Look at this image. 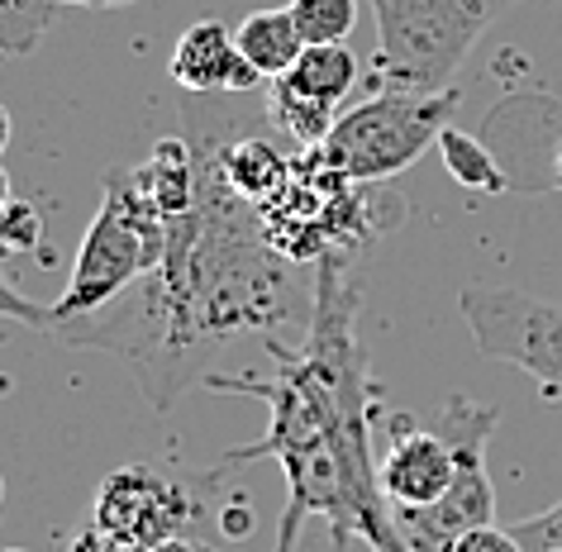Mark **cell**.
<instances>
[{
    "instance_id": "1",
    "label": "cell",
    "mask_w": 562,
    "mask_h": 552,
    "mask_svg": "<svg viewBox=\"0 0 562 552\" xmlns=\"http://www.w3.org/2000/svg\"><path fill=\"white\" fill-rule=\"evenodd\" d=\"M248 95L220 105V95L181 91V124L195 148V205L167 219L158 267L101 309L53 329L67 348L120 358L158 415L187 391L234 372L248 348L291 343V334H305L315 315V281L272 248L262 210L244 201L220 167V144L234 138L229 124Z\"/></svg>"
},
{
    "instance_id": "2",
    "label": "cell",
    "mask_w": 562,
    "mask_h": 552,
    "mask_svg": "<svg viewBox=\"0 0 562 552\" xmlns=\"http://www.w3.org/2000/svg\"><path fill=\"white\" fill-rule=\"evenodd\" d=\"M362 281L348 272V252L315 262V315L301 343H272V376L224 372L210 386L238 391L267 405V429L220 458V476L258 458L281 462L286 509L272 552H296L305 519H325L334 548L358 538L368 552H411L382 495L372 462V372L358 338Z\"/></svg>"
},
{
    "instance_id": "3",
    "label": "cell",
    "mask_w": 562,
    "mask_h": 552,
    "mask_svg": "<svg viewBox=\"0 0 562 552\" xmlns=\"http://www.w3.org/2000/svg\"><path fill=\"white\" fill-rule=\"evenodd\" d=\"M510 5L515 0H372L376 58L362 72L368 91H448L472 44Z\"/></svg>"
},
{
    "instance_id": "4",
    "label": "cell",
    "mask_w": 562,
    "mask_h": 552,
    "mask_svg": "<svg viewBox=\"0 0 562 552\" xmlns=\"http://www.w3.org/2000/svg\"><path fill=\"white\" fill-rule=\"evenodd\" d=\"M162 252H167V215L138 187L134 167H115L105 177L101 210H95L91 229L77 248L72 277H67L58 301H53V329L115 301L148 267L162 262Z\"/></svg>"
},
{
    "instance_id": "5",
    "label": "cell",
    "mask_w": 562,
    "mask_h": 552,
    "mask_svg": "<svg viewBox=\"0 0 562 552\" xmlns=\"http://www.w3.org/2000/svg\"><path fill=\"white\" fill-rule=\"evenodd\" d=\"M453 110H458V91H439V95L372 91L368 101L348 105L334 120L329 138L311 153H319L334 172L382 187V181L401 177L405 167H415L439 144V134L453 124Z\"/></svg>"
},
{
    "instance_id": "6",
    "label": "cell",
    "mask_w": 562,
    "mask_h": 552,
    "mask_svg": "<svg viewBox=\"0 0 562 552\" xmlns=\"http://www.w3.org/2000/svg\"><path fill=\"white\" fill-rule=\"evenodd\" d=\"M376 191L368 181H353L319 158V153H296L291 181L262 210V229L277 252L291 262H319L325 252H353L372 238Z\"/></svg>"
},
{
    "instance_id": "7",
    "label": "cell",
    "mask_w": 562,
    "mask_h": 552,
    "mask_svg": "<svg viewBox=\"0 0 562 552\" xmlns=\"http://www.w3.org/2000/svg\"><path fill=\"white\" fill-rule=\"evenodd\" d=\"M496 424H501V409L491 405H472L468 395H448L443 401L439 429L458 452V481L439 505L391 509L411 552H448L458 533L496 523V486H491V472H486V443L496 433Z\"/></svg>"
},
{
    "instance_id": "8",
    "label": "cell",
    "mask_w": 562,
    "mask_h": 552,
    "mask_svg": "<svg viewBox=\"0 0 562 552\" xmlns=\"http://www.w3.org/2000/svg\"><path fill=\"white\" fill-rule=\"evenodd\" d=\"M458 309L482 358L519 367L543 401L562 405V305L515 286H468Z\"/></svg>"
},
{
    "instance_id": "9",
    "label": "cell",
    "mask_w": 562,
    "mask_h": 552,
    "mask_svg": "<svg viewBox=\"0 0 562 552\" xmlns=\"http://www.w3.org/2000/svg\"><path fill=\"white\" fill-rule=\"evenodd\" d=\"M195 519V505L177 481H167L153 466H120L101 481V495L91 505V523L110 533L138 538V543H162L172 533H187Z\"/></svg>"
},
{
    "instance_id": "10",
    "label": "cell",
    "mask_w": 562,
    "mask_h": 552,
    "mask_svg": "<svg viewBox=\"0 0 562 552\" xmlns=\"http://www.w3.org/2000/svg\"><path fill=\"white\" fill-rule=\"evenodd\" d=\"M376 481L391 509H425L439 505L458 481V452L443 438V429H415L411 419H401V433L391 438L386 458L376 462Z\"/></svg>"
},
{
    "instance_id": "11",
    "label": "cell",
    "mask_w": 562,
    "mask_h": 552,
    "mask_svg": "<svg viewBox=\"0 0 562 552\" xmlns=\"http://www.w3.org/2000/svg\"><path fill=\"white\" fill-rule=\"evenodd\" d=\"M172 81L181 91H195V95H244V91H258L262 77H258V67L244 58V48H238L229 24L201 20L177 38Z\"/></svg>"
},
{
    "instance_id": "12",
    "label": "cell",
    "mask_w": 562,
    "mask_h": 552,
    "mask_svg": "<svg viewBox=\"0 0 562 552\" xmlns=\"http://www.w3.org/2000/svg\"><path fill=\"white\" fill-rule=\"evenodd\" d=\"M220 167H224V181H229L244 201L267 205L291 181L296 158H286L267 134H234L220 144Z\"/></svg>"
},
{
    "instance_id": "13",
    "label": "cell",
    "mask_w": 562,
    "mask_h": 552,
    "mask_svg": "<svg viewBox=\"0 0 562 552\" xmlns=\"http://www.w3.org/2000/svg\"><path fill=\"white\" fill-rule=\"evenodd\" d=\"M267 124L272 129H281L296 144V153H311V148H319L329 138V129H334V120L344 115L339 105H329V101H319V95H311V91H301V87H291L286 77H272L267 81Z\"/></svg>"
},
{
    "instance_id": "14",
    "label": "cell",
    "mask_w": 562,
    "mask_h": 552,
    "mask_svg": "<svg viewBox=\"0 0 562 552\" xmlns=\"http://www.w3.org/2000/svg\"><path fill=\"white\" fill-rule=\"evenodd\" d=\"M234 38H238V48H244V58L258 67L262 81L281 77L305 48V38H301V30H296V20H291L286 5L281 10H252V15L238 20Z\"/></svg>"
},
{
    "instance_id": "15",
    "label": "cell",
    "mask_w": 562,
    "mask_h": 552,
    "mask_svg": "<svg viewBox=\"0 0 562 552\" xmlns=\"http://www.w3.org/2000/svg\"><path fill=\"white\" fill-rule=\"evenodd\" d=\"M281 77H286L291 87H301V91L319 95V101L344 105L348 95L358 91L362 67H358V58H353V53H348L344 44H305V48H301V58L291 63Z\"/></svg>"
},
{
    "instance_id": "16",
    "label": "cell",
    "mask_w": 562,
    "mask_h": 552,
    "mask_svg": "<svg viewBox=\"0 0 562 552\" xmlns=\"http://www.w3.org/2000/svg\"><path fill=\"white\" fill-rule=\"evenodd\" d=\"M439 158L448 167V177H453L458 187L476 191V195H505L510 191V177H505L501 158L476 134L458 129V124H448V129L439 134Z\"/></svg>"
},
{
    "instance_id": "17",
    "label": "cell",
    "mask_w": 562,
    "mask_h": 552,
    "mask_svg": "<svg viewBox=\"0 0 562 552\" xmlns=\"http://www.w3.org/2000/svg\"><path fill=\"white\" fill-rule=\"evenodd\" d=\"M286 10L305 44H344L358 24V0H291Z\"/></svg>"
},
{
    "instance_id": "18",
    "label": "cell",
    "mask_w": 562,
    "mask_h": 552,
    "mask_svg": "<svg viewBox=\"0 0 562 552\" xmlns=\"http://www.w3.org/2000/svg\"><path fill=\"white\" fill-rule=\"evenodd\" d=\"M48 30L44 0H0V53H30Z\"/></svg>"
},
{
    "instance_id": "19",
    "label": "cell",
    "mask_w": 562,
    "mask_h": 552,
    "mask_svg": "<svg viewBox=\"0 0 562 552\" xmlns=\"http://www.w3.org/2000/svg\"><path fill=\"white\" fill-rule=\"evenodd\" d=\"M44 244V215L34 201H10L0 205V252H34Z\"/></svg>"
},
{
    "instance_id": "20",
    "label": "cell",
    "mask_w": 562,
    "mask_h": 552,
    "mask_svg": "<svg viewBox=\"0 0 562 552\" xmlns=\"http://www.w3.org/2000/svg\"><path fill=\"white\" fill-rule=\"evenodd\" d=\"M515 538L525 543V552H533V548H562V500L539 509V515H529V519H519Z\"/></svg>"
},
{
    "instance_id": "21",
    "label": "cell",
    "mask_w": 562,
    "mask_h": 552,
    "mask_svg": "<svg viewBox=\"0 0 562 552\" xmlns=\"http://www.w3.org/2000/svg\"><path fill=\"white\" fill-rule=\"evenodd\" d=\"M0 319H15V324H30V329H53V305H38L30 301V295H20L15 286L5 281V272H0Z\"/></svg>"
},
{
    "instance_id": "22",
    "label": "cell",
    "mask_w": 562,
    "mask_h": 552,
    "mask_svg": "<svg viewBox=\"0 0 562 552\" xmlns=\"http://www.w3.org/2000/svg\"><path fill=\"white\" fill-rule=\"evenodd\" d=\"M448 552H525V543L515 538V529H496V523H482V529L458 533Z\"/></svg>"
},
{
    "instance_id": "23",
    "label": "cell",
    "mask_w": 562,
    "mask_h": 552,
    "mask_svg": "<svg viewBox=\"0 0 562 552\" xmlns=\"http://www.w3.org/2000/svg\"><path fill=\"white\" fill-rule=\"evenodd\" d=\"M72 552H148V543L124 538V533H110V529H101V523H87V529L77 533Z\"/></svg>"
},
{
    "instance_id": "24",
    "label": "cell",
    "mask_w": 562,
    "mask_h": 552,
    "mask_svg": "<svg viewBox=\"0 0 562 552\" xmlns=\"http://www.w3.org/2000/svg\"><path fill=\"white\" fill-rule=\"evenodd\" d=\"M10 138H15V124H10V110L0 105V153L10 148Z\"/></svg>"
},
{
    "instance_id": "25",
    "label": "cell",
    "mask_w": 562,
    "mask_h": 552,
    "mask_svg": "<svg viewBox=\"0 0 562 552\" xmlns=\"http://www.w3.org/2000/svg\"><path fill=\"white\" fill-rule=\"evenodd\" d=\"M10 201H15V187H10V172L0 167V205H10Z\"/></svg>"
},
{
    "instance_id": "26",
    "label": "cell",
    "mask_w": 562,
    "mask_h": 552,
    "mask_svg": "<svg viewBox=\"0 0 562 552\" xmlns=\"http://www.w3.org/2000/svg\"><path fill=\"white\" fill-rule=\"evenodd\" d=\"M553 181H558V191H562V148H558V162H553Z\"/></svg>"
},
{
    "instance_id": "27",
    "label": "cell",
    "mask_w": 562,
    "mask_h": 552,
    "mask_svg": "<svg viewBox=\"0 0 562 552\" xmlns=\"http://www.w3.org/2000/svg\"><path fill=\"white\" fill-rule=\"evenodd\" d=\"M81 5H130V0H81Z\"/></svg>"
},
{
    "instance_id": "28",
    "label": "cell",
    "mask_w": 562,
    "mask_h": 552,
    "mask_svg": "<svg viewBox=\"0 0 562 552\" xmlns=\"http://www.w3.org/2000/svg\"><path fill=\"white\" fill-rule=\"evenodd\" d=\"M201 552H224V548H215V543H201Z\"/></svg>"
},
{
    "instance_id": "29",
    "label": "cell",
    "mask_w": 562,
    "mask_h": 552,
    "mask_svg": "<svg viewBox=\"0 0 562 552\" xmlns=\"http://www.w3.org/2000/svg\"><path fill=\"white\" fill-rule=\"evenodd\" d=\"M0 505H5V481H0Z\"/></svg>"
},
{
    "instance_id": "30",
    "label": "cell",
    "mask_w": 562,
    "mask_h": 552,
    "mask_svg": "<svg viewBox=\"0 0 562 552\" xmlns=\"http://www.w3.org/2000/svg\"><path fill=\"white\" fill-rule=\"evenodd\" d=\"M533 552H562V548H533Z\"/></svg>"
},
{
    "instance_id": "31",
    "label": "cell",
    "mask_w": 562,
    "mask_h": 552,
    "mask_svg": "<svg viewBox=\"0 0 562 552\" xmlns=\"http://www.w3.org/2000/svg\"><path fill=\"white\" fill-rule=\"evenodd\" d=\"M5 552H24V548H5Z\"/></svg>"
}]
</instances>
